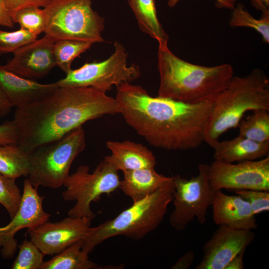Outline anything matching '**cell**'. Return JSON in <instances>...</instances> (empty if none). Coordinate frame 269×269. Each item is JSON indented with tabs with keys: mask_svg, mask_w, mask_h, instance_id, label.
<instances>
[{
	"mask_svg": "<svg viewBox=\"0 0 269 269\" xmlns=\"http://www.w3.org/2000/svg\"><path fill=\"white\" fill-rule=\"evenodd\" d=\"M115 99L127 124L153 147L188 150L204 142L214 102L187 104L152 97L142 87L123 83Z\"/></svg>",
	"mask_w": 269,
	"mask_h": 269,
	"instance_id": "cell-1",
	"label": "cell"
},
{
	"mask_svg": "<svg viewBox=\"0 0 269 269\" xmlns=\"http://www.w3.org/2000/svg\"><path fill=\"white\" fill-rule=\"evenodd\" d=\"M120 113L116 99L93 88H59L48 97L16 108L18 145L28 153L88 121Z\"/></svg>",
	"mask_w": 269,
	"mask_h": 269,
	"instance_id": "cell-2",
	"label": "cell"
},
{
	"mask_svg": "<svg viewBox=\"0 0 269 269\" xmlns=\"http://www.w3.org/2000/svg\"><path fill=\"white\" fill-rule=\"evenodd\" d=\"M158 97L187 104L214 102L234 76L229 64L204 66L185 61L168 45H158Z\"/></svg>",
	"mask_w": 269,
	"mask_h": 269,
	"instance_id": "cell-3",
	"label": "cell"
},
{
	"mask_svg": "<svg viewBox=\"0 0 269 269\" xmlns=\"http://www.w3.org/2000/svg\"><path fill=\"white\" fill-rule=\"evenodd\" d=\"M269 111V79L257 68L243 77L233 76L214 101L204 131V142L211 147L220 136L238 127L249 111Z\"/></svg>",
	"mask_w": 269,
	"mask_h": 269,
	"instance_id": "cell-4",
	"label": "cell"
},
{
	"mask_svg": "<svg viewBox=\"0 0 269 269\" xmlns=\"http://www.w3.org/2000/svg\"><path fill=\"white\" fill-rule=\"evenodd\" d=\"M173 177V176H172ZM173 178L152 194L133 204L113 219L92 227L82 241L83 251L89 254L109 238L124 236L138 240L155 230L162 221L172 201Z\"/></svg>",
	"mask_w": 269,
	"mask_h": 269,
	"instance_id": "cell-5",
	"label": "cell"
},
{
	"mask_svg": "<svg viewBox=\"0 0 269 269\" xmlns=\"http://www.w3.org/2000/svg\"><path fill=\"white\" fill-rule=\"evenodd\" d=\"M86 145L81 126L59 139L37 147L29 153L28 179L37 188L57 189L63 186L72 163Z\"/></svg>",
	"mask_w": 269,
	"mask_h": 269,
	"instance_id": "cell-6",
	"label": "cell"
},
{
	"mask_svg": "<svg viewBox=\"0 0 269 269\" xmlns=\"http://www.w3.org/2000/svg\"><path fill=\"white\" fill-rule=\"evenodd\" d=\"M43 9L44 33L55 40L105 41L102 36L104 19L92 8L91 0H56Z\"/></svg>",
	"mask_w": 269,
	"mask_h": 269,
	"instance_id": "cell-7",
	"label": "cell"
},
{
	"mask_svg": "<svg viewBox=\"0 0 269 269\" xmlns=\"http://www.w3.org/2000/svg\"><path fill=\"white\" fill-rule=\"evenodd\" d=\"M120 182L118 171L105 158L91 173L88 165L79 166L69 175L63 185L66 189L62 192L63 198L75 202L68 216L93 220L96 215L91 209L92 203L98 201L102 195L117 190Z\"/></svg>",
	"mask_w": 269,
	"mask_h": 269,
	"instance_id": "cell-8",
	"label": "cell"
},
{
	"mask_svg": "<svg viewBox=\"0 0 269 269\" xmlns=\"http://www.w3.org/2000/svg\"><path fill=\"white\" fill-rule=\"evenodd\" d=\"M115 51L102 61L87 62L71 69L56 83L59 88H93L106 93L123 83H131L140 76L139 67L128 65V53L121 43H114Z\"/></svg>",
	"mask_w": 269,
	"mask_h": 269,
	"instance_id": "cell-9",
	"label": "cell"
},
{
	"mask_svg": "<svg viewBox=\"0 0 269 269\" xmlns=\"http://www.w3.org/2000/svg\"><path fill=\"white\" fill-rule=\"evenodd\" d=\"M198 169V174L189 179L180 175L173 176L174 208L169 222L179 231L184 230L194 219L200 224L205 223L217 191L210 182L209 165L200 163Z\"/></svg>",
	"mask_w": 269,
	"mask_h": 269,
	"instance_id": "cell-10",
	"label": "cell"
},
{
	"mask_svg": "<svg viewBox=\"0 0 269 269\" xmlns=\"http://www.w3.org/2000/svg\"><path fill=\"white\" fill-rule=\"evenodd\" d=\"M209 176L212 186L216 190L269 191V156L236 163L214 160L209 165Z\"/></svg>",
	"mask_w": 269,
	"mask_h": 269,
	"instance_id": "cell-11",
	"label": "cell"
},
{
	"mask_svg": "<svg viewBox=\"0 0 269 269\" xmlns=\"http://www.w3.org/2000/svg\"><path fill=\"white\" fill-rule=\"evenodd\" d=\"M28 178L23 182V191L18 209L10 222L0 227V251L5 259L12 258L17 248L15 234L23 229L34 228L49 221L50 214L43 208L44 197Z\"/></svg>",
	"mask_w": 269,
	"mask_h": 269,
	"instance_id": "cell-12",
	"label": "cell"
},
{
	"mask_svg": "<svg viewBox=\"0 0 269 269\" xmlns=\"http://www.w3.org/2000/svg\"><path fill=\"white\" fill-rule=\"evenodd\" d=\"M87 217H66L58 222L47 221L27 230V235L45 256H54L74 243L83 240L91 227Z\"/></svg>",
	"mask_w": 269,
	"mask_h": 269,
	"instance_id": "cell-13",
	"label": "cell"
},
{
	"mask_svg": "<svg viewBox=\"0 0 269 269\" xmlns=\"http://www.w3.org/2000/svg\"><path fill=\"white\" fill-rule=\"evenodd\" d=\"M251 230L219 225L203 247V257L196 269H225L230 261L254 240Z\"/></svg>",
	"mask_w": 269,
	"mask_h": 269,
	"instance_id": "cell-14",
	"label": "cell"
},
{
	"mask_svg": "<svg viewBox=\"0 0 269 269\" xmlns=\"http://www.w3.org/2000/svg\"><path fill=\"white\" fill-rule=\"evenodd\" d=\"M55 41L45 34L14 51L13 57L3 66L25 78H42L56 66L53 53Z\"/></svg>",
	"mask_w": 269,
	"mask_h": 269,
	"instance_id": "cell-15",
	"label": "cell"
},
{
	"mask_svg": "<svg viewBox=\"0 0 269 269\" xmlns=\"http://www.w3.org/2000/svg\"><path fill=\"white\" fill-rule=\"evenodd\" d=\"M211 206L213 220L217 225L240 230H253L258 227L250 205L237 194L228 195L217 190Z\"/></svg>",
	"mask_w": 269,
	"mask_h": 269,
	"instance_id": "cell-16",
	"label": "cell"
},
{
	"mask_svg": "<svg viewBox=\"0 0 269 269\" xmlns=\"http://www.w3.org/2000/svg\"><path fill=\"white\" fill-rule=\"evenodd\" d=\"M0 87L16 108L45 99L59 87L56 82L42 84L19 76L0 65Z\"/></svg>",
	"mask_w": 269,
	"mask_h": 269,
	"instance_id": "cell-17",
	"label": "cell"
},
{
	"mask_svg": "<svg viewBox=\"0 0 269 269\" xmlns=\"http://www.w3.org/2000/svg\"><path fill=\"white\" fill-rule=\"evenodd\" d=\"M106 146L111 154L105 157L119 171L123 172L141 168H155L156 158L144 145L129 140H108Z\"/></svg>",
	"mask_w": 269,
	"mask_h": 269,
	"instance_id": "cell-18",
	"label": "cell"
},
{
	"mask_svg": "<svg viewBox=\"0 0 269 269\" xmlns=\"http://www.w3.org/2000/svg\"><path fill=\"white\" fill-rule=\"evenodd\" d=\"M211 147L214 150V160L234 163L268 156L269 141L259 142L238 135L230 140H219Z\"/></svg>",
	"mask_w": 269,
	"mask_h": 269,
	"instance_id": "cell-19",
	"label": "cell"
},
{
	"mask_svg": "<svg viewBox=\"0 0 269 269\" xmlns=\"http://www.w3.org/2000/svg\"><path fill=\"white\" fill-rule=\"evenodd\" d=\"M154 168H141L124 172L119 188L133 202L145 198L173 179L172 176L158 173Z\"/></svg>",
	"mask_w": 269,
	"mask_h": 269,
	"instance_id": "cell-20",
	"label": "cell"
},
{
	"mask_svg": "<svg viewBox=\"0 0 269 269\" xmlns=\"http://www.w3.org/2000/svg\"><path fill=\"white\" fill-rule=\"evenodd\" d=\"M141 31L157 41L158 45H167L168 35L159 22L155 0H128Z\"/></svg>",
	"mask_w": 269,
	"mask_h": 269,
	"instance_id": "cell-21",
	"label": "cell"
},
{
	"mask_svg": "<svg viewBox=\"0 0 269 269\" xmlns=\"http://www.w3.org/2000/svg\"><path fill=\"white\" fill-rule=\"evenodd\" d=\"M80 240L62 252L44 261L40 269H107L89 259L88 254L83 251Z\"/></svg>",
	"mask_w": 269,
	"mask_h": 269,
	"instance_id": "cell-22",
	"label": "cell"
},
{
	"mask_svg": "<svg viewBox=\"0 0 269 269\" xmlns=\"http://www.w3.org/2000/svg\"><path fill=\"white\" fill-rule=\"evenodd\" d=\"M29 153L18 144H0V174L12 179L27 177Z\"/></svg>",
	"mask_w": 269,
	"mask_h": 269,
	"instance_id": "cell-23",
	"label": "cell"
},
{
	"mask_svg": "<svg viewBox=\"0 0 269 269\" xmlns=\"http://www.w3.org/2000/svg\"><path fill=\"white\" fill-rule=\"evenodd\" d=\"M239 135L259 142L269 141V111L256 110L242 119Z\"/></svg>",
	"mask_w": 269,
	"mask_h": 269,
	"instance_id": "cell-24",
	"label": "cell"
},
{
	"mask_svg": "<svg viewBox=\"0 0 269 269\" xmlns=\"http://www.w3.org/2000/svg\"><path fill=\"white\" fill-rule=\"evenodd\" d=\"M93 43L71 39H59L55 41L53 48L56 66L66 74L70 71L75 58L90 49Z\"/></svg>",
	"mask_w": 269,
	"mask_h": 269,
	"instance_id": "cell-25",
	"label": "cell"
},
{
	"mask_svg": "<svg viewBox=\"0 0 269 269\" xmlns=\"http://www.w3.org/2000/svg\"><path fill=\"white\" fill-rule=\"evenodd\" d=\"M229 24L232 27L252 28L261 34L264 42L269 43V11L262 13L261 17L256 19L242 3H238L232 9Z\"/></svg>",
	"mask_w": 269,
	"mask_h": 269,
	"instance_id": "cell-26",
	"label": "cell"
},
{
	"mask_svg": "<svg viewBox=\"0 0 269 269\" xmlns=\"http://www.w3.org/2000/svg\"><path fill=\"white\" fill-rule=\"evenodd\" d=\"M9 12L12 21L18 23L20 28L37 36L44 32L46 17L43 8L30 6Z\"/></svg>",
	"mask_w": 269,
	"mask_h": 269,
	"instance_id": "cell-27",
	"label": "cell"
},
{
	"mask_svg": "<svg viewBox=\"0 0 269 269\" xmlns=\"http://www.w3.org/2000/svg\"><path fill=\"white\" fill-rule=\"evenodd\" d=\"M18 254L12 269H40L45 255L31 240H24L18 246Z\"/></svg>",
	"mask_w": 269,
	"mask_h": 269,
	"instance_id": "cell-28",
	"label": "cell"
},
{
	"mask_svg": "<svg viewBox=\"0 0 269 269\" xmlns=\"http://www.w3.org/2000/svg\"><path fill=\"white\" fill-rule=\"evenodd\" d=\"M21 194L15 180L0 174V204L6 210L10 219L18 210Z\"/></svg>",
	"mask_w": 269,
	"mask_h": 269,
	"instance_id": "cell-29",
	"label": "cell"
},
{
	"mask_svg": "<svg viewBox=\"0 0 269 269\" xmlns=\"http://www.w3.org/2000/svg\"><path fill=\"white\" fill-rule=\"evenodd\" d=\"M37 38V36L22 28L13 31L0 30V55L14 51Z\"/></svg>",
	"mask_w": 269,
	"mask_h": 269,
	"instance_id": "cell-30",
	"label": "cell"
},
{
	"mask_svg": "<svg viewBox=\"0 0 269 269\" xmlns=\"http://www.w3.org/2000/svg\"><path fill=\"white\" fill-rule=\"evenodd\" d=\"M232 191L249 203L255 215L269 211V191L250 189L235 190Z\"/></svg>",
	"mask_w": 269,
	"mask_h": 269,
	"instance_id": "cell-31",
	"label": "cell"
},
{
	"mask_svg": "<svg viewBox=\"0 0 269 269\" xmlns=\"http://www.w3.org/2000/svg\"><path fill=\"white\" fill-rule=\"evenodd\" d=\"M19 131L13 120L4 122L0 125V144H17Z\"/></svg>",
	"mask_w": 269,
	"mask_h": 269,
	"instance_id": "cell-32",
	"label": "cell"
},
{
	"mask_svg": "<svg viewBox=\"0 0 269 269\" xmlns=\"http://www.w3.org/2000/svg\"><path fill=\"white\" fill-rule=\"evenodd\" d=\"M6 8L9 11H14L20 8L37 6L43 8L48 6L56 0H2Z\"/></svg>",
	"mask_w": 269,
	"mask_h": 269,
	"instance_id": "cell-33",
	"label": "cell"
},
{
	"mask_svg": "<svg viewBox=\"0 0 269 269\" xmlns=\"http://www.w3.org/2000/svg\"><path fill=\"white\" fill-rule=\"evenodd\" d=\"M195 259L193 251H189L182 256L172 266V269H188L192 265Z\"/></svg>",
	"mask_w": 269,
	"mask_h": 269,
	"instance_id": "cell-34",
	"label": "cell"
},
{
	"mask_svg": "<svg viewBox=\"0 0 269 269\" xmlns=\"http://www.w3.org/2000/svg\"><path fill=\"white\" fill-rule=\"evenodd\" d=\"M0 25L13 28L14 23L12 21L9 11L6 8L2 0H0Z\"/></svg>",
	"mask_w": 269,
	"mask_h": 269,
	"instance_id": "cell-35",
	"label": "cell"
},
{
	"mask_svg": "<svg viewBox=\"0 0 269 269\" xmlns=\"http://www.w3.org/2000/svg\"><path fill=\"white\" fill-rule=\"evenodd\" d=\"M12 107L0 87V118L7 115L11 111Z\"/></svg>",
	"mask_w": 269,
	"mask_h": 269,
	"instance_id": "cell-36",
	"label": "cell"
},
{
	"mask_svg": "<svg viewBox=\"0 0 269 269\" xmlns=\"http://www.w3.org/2000/svg\"><path fill=\"white\" fill-rule=\"evenodd\" d=\"M180 0H168V5L170 7H173ZM216 5L219 8H226L232 9L235 6L236 0H214Z\"/></svg>",
	"mask_w": 269,
	"mask_h": 269,
	"instance_id": "cell-37",
	"label": "cell"
},
{
	"mask_svg": "<svg viewBox=\"0 0 269 269\" xmlns=\"http://www.w3.org/2000/svg\"><path fill=\"white\" fill-rule=\"evenodd\" d=\"M245 250L241 251L234 257L227 264L225 269H243L244 268L243 258Z\"/></svg>",
	"mask_w": 269,
	"mask_h": 269,
	"instance_id": "cell-38",
	"label": "cell"
},
{
	"mask_svg": "<svg viewBox=\"0 0 269 269\" xmlns=\"http://www.w3.org/2000/svg\"><path fill=\"white\" fill-rule=\"evenodd\" d=\"M253 6L263 12L269 11V0H251Z\"/></svg>",
	"mask_w": 269,
	"mask_h": 269,
	"instance_id": "cell-39",
	"label": "cell"
}]
</instances>
